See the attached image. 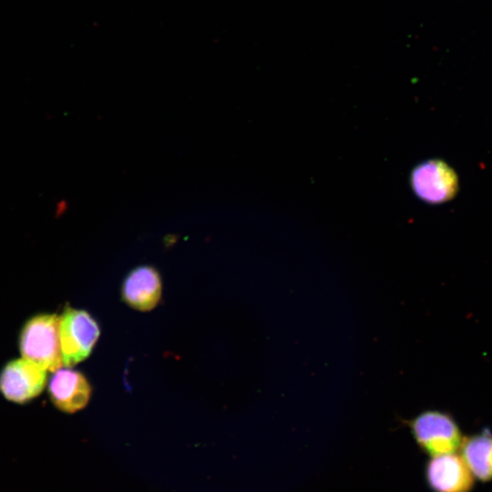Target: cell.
<instances>
[{
	"label": "cell",
	"instance_id": "5",
	"mask_svg": "<svg viewBox=\"0 0 492 492\" xmlns=\"http://www.w3.org/2000/svg\"><path fill=\"white\" fill-rule=\"evenodd\" d=\"M46 384V371L25 359L5 364L0 374V391L9 401L23 404L41 394Z\"/></svg>",
	"mask_w": 492,
	"mask_h": 492
},
{
	"label": "cell",
	"instance_id": "6",
	"mask_svg": "<svg viewBox=\"0 0 492 492\" xmlns=\"http://www.w3.org/2000/svg\"><path fill=\"white\" fill-rule=\"evenodd\" d=\"M425 477L433 492H472L477 481L456 452L430 456Z\"/></svg>",
	"mask_w": 492,
	"mask_h": 492
},
{
	"label": "cell",
	"instance_id": "1",
	"mask_svg": "<svg viewBox=\"0 0 492 492\" xmlns=\"http://www.w3.org/2000/svg\"><path fill=\"white\" fill-rule=\"evenodd\" d=\"M19 348L23 358L46 372L62 368L59 316L42 313L30 318L21 331Z\"/></svg>",
	"mask_w": 492,
	"mask_h": 492
},
{
	"label": "cell",
	"instance_id": "2",
	"mask_svg": "<svg viewBox=\"0 0 492 492\" xmlns=\"http://www.w3.org/2000/svg\"><path fill=\"white\" fill-rule=\"evenodd\" d=\"M415 443L429 456L456 452L463 440L456 419L441 410H425L409 423Z\"/></svg>",
	"mask_w": 492,
	"mask_h": 492
},
{
	"label": "cell",
	"instance_id": "8",
	"mask_svg": "<svg viewBox=\"0 0 492 492\" xmlns=\"http://www.w3.org/2000/svg\"><path fill=\"white\" fill-rule=\"evenodd\" d=\"M48 394L53 405L65 413L73 414L83 409L91 396V386L80 372L68 367L54 372Z\"/></svg>",
	"mask_w": 492,
	"mask_h": 492
},
{
	"label": "cell",
	"instance_id": "4",
	"mask_svg": "<svg viewBox=\"0 0 492 492\" xmlns=\"http://www.w3.org/2000/svg\"><path fill=\"white\" fill-rule=\"evenodd\" d=\"M409 179L415 195L430 205L452 200L460 188L456 169L440 159H430L417 164Z\"/></svg>",
	"mask_w": 492,
	"mask_h": 492
},
{
	"label": "cell",
	"instance_id": "9",
	"mask_svg": "<svg viewBox=\"0 0 492 492\" xmlns=\"http://www.w3.org/2000/svg\"><path fill=\"white\" fill-rule=\"evenodd\" d=\"M458 450L476 480L492 481V432L489 429L464 436Z\"/></svg>",
	"mask_w": 492,
	"mask_h": 492
},
{
	"label": "cell",
	"instance_id": "3",
	"mask_svg": "<svg viewBox=\"0 0 492 492\" xmlns=\"http://www.w3.org/2000/svg\"><path fill=\"white\" fill-rule=\"evenodd\" d=\"M100 335L97 321L84 310L65 308L59 316L63 365L72 367L87 358Z\"/></svg>",
	"mask_w": 492,
	"mask_h": 492
},
{
	"label": "cell",
	"instance_id": "7",
	"mask_svg": "<svg viewBox=\"0 0 492 492\" xmlns=\"http://www.w3.org/2000/svg\"><path fill=\"white\" fill-rule=\"evenodd\" d=\"M162 282L159 272L150 265L132 269L123 280L121 297L129 307L149 312L159 302Z\"/></svg>",
	"mask_w": 492,
	"mask_h": 492
}]
</instances>
